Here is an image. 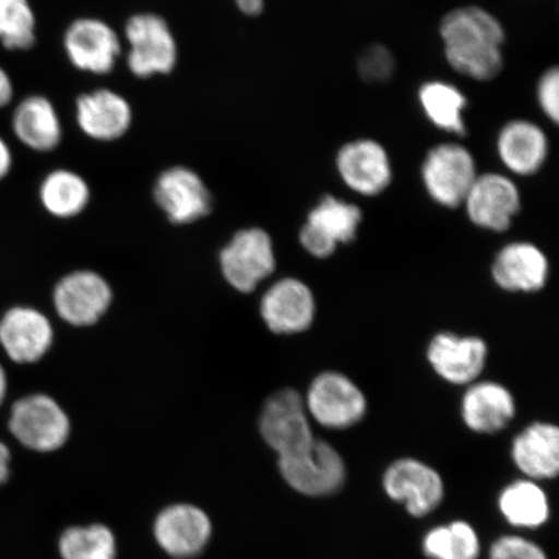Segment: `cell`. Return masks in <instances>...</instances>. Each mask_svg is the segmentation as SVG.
Wrapping results in <instances>:
<instances>
[{
	"label": "cell",
	"instance_id": "1",
	"mask_svg": "<svg viewBox=\"0 0 559 559\" xmlns=\"http://www.w3.org/2000/svg\"><path fill=\"white\" fill-rule=\"evenodd\" d=\"M439 34L447 61L461 75L487 82L501 73L506 29L491 12L477 5L460 7L447 13Z\"/></svg>",
	"mask_w": 559,
	"mask_h": 559
},
{
	"label": "cell",
	"instance_id": "2",
	"mask_svg": "<svg viewBox=\"0 0 559 559\" xmlns=\"http://www.w3.org/2000/svg\"><path fill=\"white\" fill-rule=\"evenodd\" d=\"M128 67L140 80L170 74L178 64V45L169 23L156 13H136L124 25Z\"/></svg>",
	"mask_w": 559,
	"mask_h": 559
},
{
	"label": "cell",
	"instance_id": "3",
	"mask_svg": "<svg viewBox=\"0 0 559 559\" xmlns=\"http://www.w3.org/2000/svg\"><path fill=\"white\" fill-rule=\"evenodd\" d=\"M478 174L473 153L453 142L432 146L421 165L426 192L438 205L449 209L464 204Z\"/></svg>",
	"mask_w": 559,
	"mask_h": 559
},
{
	"label": "cell",
	"instance_id": "4",
	"mask_svg": "<svg viewBox=\"0 0 559 559\" xmlns=\"http://www.w3.org/2000/svg\"><path fill=\"white\" fill-rule=\"evenodd\" d=\"M10 431L21 444L35 452H53L67 443L70 419L50 395L21 397L11 409Z\"/></svg>",
	"mask_w": 559,
	"mask_h": 559
},
{
	"label": "cell",
	"instance_id": "5",
	"mask_svg": "<svg viewBox=\"0 0 559 559\" xmlns=\"http://www.w3.org/2000/svg\"><path fill=\"white\" fill-rule=\"evenodd\" d=\"M219 263L223 276L234 289L254 292L258 284L274 274V243L262 228L241 229L221 251Z\"/></svg>",
	"mask_w": 559,
	"mask_h": 559
},
{
	"label": "cell",
	"instance_id": "6",
	"mask_svg": "<svg viewBox=\"0 0 559 559\" xmlns=\"http://www.w3.org/2000/svg\"><path fill=\"white\" fill-rule=\"evenodd\" d=\"M278 467L286 484L307 496L334 493L346 478L341 454L331 444L317 439L305 450L280 457Z\"/></svg>",
	"mask_w": 559,
	"mask_h": 559
},
{
	"label": "cell",
	"instance_id": "7",
	"mask_svg": "<svg viewBox=\"0 0 559 559\" xmlns=\"http://www.w3.org/2000/svg\"><path fill=\"white\" fill-rule=\"evenodd\" d=\"M260 430L278 457L302 451L314 440L305 397L293 389L280 390L265 402Z\"/></svg>",
	"mask_w": 559,
	"mask_h": 559
},
{
	"label": "cell",
	"instance_id": "8",
	"mask_svg": "<svg viewBox=\"0 0 559 559\" xmlns=\"http://www.w3.org/2000/svg\"><path fill=\"white\" fill-rule=\"evenodd\" d=\"M307 412L330 429H346L366 415L367 401L361 390L337 372H325L310 384L305 397Z\"/></svg>",
	"mask_w": 559,
	"mask_h": 559
},
{
	"label": "cell",
	"instance_id": "9",
	"mask_svg": "<svg viewBox=\"0 0 559 559\" xmlns=\"http://www.w3.org/2000/svg\"><path fill=\"white\" fill-rule=\"evenodd\" d=\"M361 219L359 206L324 195L307 216L299 234L300 243L313 257H331L340 243L356 239Z\"/></svg>",
	"mask_w": 559,
	"mask_h": 559
},
{
	"label": "cell",
	"instance_id": "10",
	"mask_svg": "<svg viewBox=\"0 0 559 559\" xmlns=\"http://www.w3.org/2000/svg\"><path fill=\"white\" fill-rule=\"evenodd\" d=\"M153 198L166 218L178 226L205 218L213 209V195L205 181L187 166H173L160 173Z\"/></svg>",
	"mask_w": 559,
	"mask_h": 559
},
{
	"label": "cell",
	"instance_id": "11",
	"mask_svg": "<svg viewBox=\"0 0 559 559\" xmlns=\"http://www.w3.org/2000/svg\"><path fill=\"white\" fill-rule=\"evenodd\" d=\"M64 50L70 64L81 72L107 75L116 68L122 45L114 27L105 21L82 17L68 26Z\"/></svg>",
	"mask_w": 559,
	"mask_h": 559
},
{
	"label": "cell",
	"instance_id": "12",
	"mask_svg": "<svg viewBox=\"0 0 559 559\" xmlns=\"http://www.w3.org/2000/svg\"><path fill=\"white\" fill-rule=\"evenodd\" d=\"M114 300L110 285L94 271H75L62 277L53 290L59 317L73 326H91L109 310Z\"/></svg>",
	"mask_w": 559,
	"mask_h": 559
},
{
	"label": "cell",
	"instance_id": "13",
	"mask_svg": "<svg viewBox=\"0 0 559 559\" xmlns=\"http://www.w3.org/2000/svg\"><path fill=\"white\" fill-rule=\"evenodd\" d=\"M335 169L355 193L373 198L393 181V166L384 146L373 139H356L341 146Z\"/></svg>",
	"mask_w": 559,
	"mask_h": 559
},
{
	"label": "cell",
	"instance_id": "14",
	"mask_svg": "<svg viewBox=\"0 0 559 559\" xmlns=\"http://www.w3.org/2000/svg\"><path fill=\"white\" fill-rule=\"evenodd\" d=\"M463 205L475 226L502 233L520 212L521 193L508 175L478 174Z\"/></svg>",
	"mask_w": 559,
	"mask_h": 559
},
{
	"label": "cell",
	"instance_id": "15",
	"mask_svg": "<svg viewBox=\"0 0 559 559\" xmlns=\"http://www.w3.org/2000/svg\"><path fill=\"white\" fill-rule=\"evenodd\" d=\"M384 491L401 502L414 516L428 515L444 498L440 475L429 465L414 459L396 461L383 477Z\"/></svg>",
	"mask_w": 559,
	"mask_h": 559
},
{
	"label": "cell",
	"instance_id": "16",
	"mask_svg": "<svg viewBox=\"0 0 559 559\" xmlns=\"http://www.w3.org/2000/svg\"><path fill=\"white\" fill-rule=\"evenodd\" d=\"M53 328L45 313L32 307H13L0 320V346L17 365H32L48 353Z\"/></svg>",
	"mask_w": 559,
	"mask_h": 559
},
{
	"label": "cell",
	"instance_id": "17",
	"mask_svg": "<svg viewBox=\"0 0 559 559\" xmlns=\"http://www.w3.org/2000/svg\"><path fill=\"white\" fill-rule=\"evenodd\" d=\"M311 289L297 278H283L264 293L261 314L264 324L276 334H295L309 330L314 318Z\"/></svg>",
	"mask_w": 559,
	"mask_h": 559
},
{
	"label": "cell",
	"instance_id": "18",
	"mask_svg": "<svg viewBox=\"0 0 559 559\" xmlns=\"http://www.w3.org/2000/svg\"><path fill=\"white\" fill-rule=\"evenodd\" d=\"M132 108L114 90L97 88L82 94L75 102V121L80 130L96 142H115L132 124Z\"/></svg>",
	"mask_w": 559,
	"mask_h": 559
},
{
	"label": "cell",
	"instance_id": "19",
	"mask_svg": "<svg viewBox=\"0 0 559 559\" xmlns=\"http://www.w3.org/2000/svg\"><path fill=\"white\" fill-rule=\"evenodd\" d=\"M496 151L506 169L515 177H533L549 156V140L539 124L513 120L502 126Z\"/></svg>",
	"mask_w": 559,
	"mask_h": 559
},
{
	"label": "cell",
	"instance_id": "20",
	"mask_svg": "<svg viewBox=\"0 0 559 559\" xmlns=\"http://www.w3.org/2000/svg\"><path fill=\"white\" fill-rule=\"evenodd\" d=\"M212 535V523L198 507L178 504L166 508L157 516L155 536L166 554L191 558L205 548Z\"/></svg>",
	"mask_w": 559,
	"mask_h": 559
},
{
	"label": "cell",
	"instance_id": "21",
	"mask_svg": "<svg viewBox=\"0 0 559 559\" xmlns=\"http://www.w3.org/2000/svg\"><path fill=\"white\" fill-rule=\"evenodd\" d=\"M428 359L443 380L456 384L471 383L486 366L487 346L477 337L442 333L431 341Z\"/></svg>",
	"mask_w": 559,
	"mask_h": 559
},
{
	"label": "cell",
	"instance_id": "22",
	"mask_svg": "<svg viewBox=\"0 0 559 559\" xmlns=\"http://www.w3.org/2000/svg\"><path fill=\"white\" fill-rule=\"evenodd\" d=\"M549 264L543 251L528 242L507 245L496 257L492 275L500 288L509 292H535L548 278Z\"/></svg>",
	"mask_w": 559,
	"mask_h": 559
},
{
	"label": "cell",
	"instance_id": "23",
	"mask_svg": "<svg viewBox=\"0 0 559 559\" xmlns=\"http://www.w3.org/2000/svg\"><path fill=\"white\" fill-rule=\"evenodd\" d=\"M13 134L34 152H52L61 143L62 124L55 105L41 95L27 96L12 116Z\"/></svg>",
	"mask_w": 559,
	"mask_h": 559
},
{
	"label": "cell",
	"instance_id": "24",
	"mask_svg": "<svg viewBox=\"0 0 559 559\" xmlns=\"http://www.w3.org/2000/svg\"><path fill=\"white\" fill-rule=\"evenodd\" d=\"M461 415L467 428L493 435L512 421L515 403L509 390L499 383H475L464 395Z\"/></svg>",
	"mask_w": 559,
	"mask_h": 559
},
{
	"label": "cell",
	"instance_id": "25",
	"mask_svg": "<svg viewBox=\"0 0 559 559\" xmlns=\"http://www.w3.org/2000/svg\"><path fill=\"white\" fill-rule=\"evenodd\" d=\"M516 467L528 478H555L559 472V430L551 424L530 425L513 442Z\"/></svg>",
	"mask_w": 559,
	"mask_h": 559
},
{
	"label": "cell",
	"instance_id": "26",
	"mask_svg": "<svg viewBox=\"0 0 559 559\" xmlns=\"http://www.w3.org/2000/svg\"><path fill=\"white\" fill-rule=\"evenodd\" d=\"M418 103L432 126L449 134L467 132L464 114L467 99L463 91L444 81L425 82L418 90Z\"/></svg>",
	"mask_w": 559,
	"mask_h": 559
},
{
	"label": "cell",
	"instance_id": "27",
	"mask_svg": "<svg viewBox=\"0 0 559 559\" xmlns=\"http://www.w3.org/2000/svg\"><path fill=\"white\" fill-rule=\"evenodd\" d=\"M39 199L46 212L56 218H74L88 205L90 186L80 174L58 169L48 174L41 181Z\"/></svg>",
	"mask_w": 559,
	"mask_h": 559
},
{
	"label": "cell",
	"instance_id": "28",
	"mask_svg": "<svg viewBox=\"0 0 559 559\" xmlns=\"http://www.w3.org/2000/svg\"><path fill=\"white\" fill-rule=\"evenodd\" d=\"M499 507L515 527L536 528L549 519L547 495L533 480H519L501 492Z\"/></svg>",
	"mask_w": 559,
	"mask_h": 559
},
{
	"label": "cell",
	"instance_id": "29",
	"mask_svg": "<svg viewBox=\"0 0 559 559\" xmlns=\"http://www.w3.org/2000/svg\"><path fill=\"white\" fill-rule=\"evenodd\" d=\"M424 551L431 559H478L479 537L469 523L453 522L426 534Z\"/></svg>",
	"mask_w": 559,
	"mask_h": 559
},
{
	"label": "cell",
	"instance_id": "30",
	"mask_svg": "<svg viewBox=\"0 0 559 559\" xmlns=\"http://www.w3.org/2000/svg\"><path fill=\"white\" fill-rule=\"evenodd\" d=\"M29 0H0V44L9 51H27L37 41Z\"/></svg>",
	"mask_w": 559,
	"mask_h": 559
},
{
	"label": "cell",
	"instance_id": "31",
	"mask_svg": "<svg viewBox=\"0 0 559 559\" xmlns=\"http://www.w3.org/2000/svg\"><path fill=\"white\" fill-rule=\"evenodd\" d=\"M59 550L62 559H116V539L103 524L72 527L62 534Z\"/></svg>",
	"mask_w": 559,
	"mask_h": 559
},
{
	"label": "cell",
	"instance_id": "32",
	"mask_svg": "<svg viewBox=\"0 0 559 559\" xmlns=\"http://www.w3.org/2000/svg\"><path fill=\"white\" fill-rule=\"evenodd\" d=\"M358 70L361 79L367 82H388L395 73L394 55L384 46H370L360 55Z\"/></svg>",
	"mask_w": 559,
	"mask_h": 559
},
{
	"label": "cell",
	"instance_id": "33",
	"mask_svg": "<svg viewBox=\"0 0 559 559\" xmlns=\"http://www.w3.org/2000/svg\"><path fill=\"white\" fill-rule=\"evenodd\" d=\"M489 559H548L544 550L520 536H504L492 545Z\"/></svg>",
	"mask_w": 559,
	"mask_h": 559
},
{
	"label": "cell",
	"instance_id": "34",
	"mask_svg": "<svg viewBox=\"0 0 559 559\" xmlns=\"http://www.w3.org/2000/svg\"><path fill=\"white\" fill-rule=\"evenodd\" d=\"M537 104L544 114L554 123L559 121V72L550 68L545 72L536 87Z\"/></svg>",
	"mask_w": 559,
	"mask_h": 559
},
{
	"label": "cell",
	"instance_id": "35",
	"mask_svg": "<svg viewBox=\"0 0 559 559\" xmlns=\"http://www.w3.org/2000/svg\"><path fill=\"white\" fill-rule=\"evenodd\" d=\"M13 83L10 75L3 68H0V109H3L12 102Z\"/></svg>",
	"mask_w": 559,
	"mask_h": 559
},
{
	"label": "cell",
	"instance_id": "36",
	"mask_svg": "<svg viewBox=\"0 0 559 559\" xmlns=\"http://www.w3.org/2000/svg\"><path fill=\"white\" fill-rule=\"evenodd\" d=\"M12 165V151L4 139L0 138V180H3L11 173Z\"/></svg>",
	"mask_w": 559,
	"mask_h": 559
},
{
	"label": "cell",
	"instance_id": "37",
	"mask_svg": "<svg viewBox=\"0 0 559 559\" xmlns=\"http://www.w3.org/2000/svg\"><path fill=\"white\" fill-rule=\"evenodd\" d=\"M235 3L243 15L250 17L260 16L264 10V0H235Z\"/></svg>",
	"mask_w": 559,
	"mask_h": 559
},
{
	"label": "cell",
	"instance_id": "38",
	"mask_svg": "<svg viewBox=\"0 0 559 559\" xmlns=\"http://www.w3.org/2000/svg\"><path fill=\"white\" fill-rule=\"evenodd\" d=\"M11 452L9 447L0 442V486L10 478Z\"/></svg>",
	"mask_w": 559,
	"mask_h": 559
},
{
	"label": "cell",
	"instance_id": "39",
	"mask_svg": "<svg viewBox=\"0 0 559 559\" xmlns=\"http://www.w3.org/2000/svg\"><path fill=\"white\" fill-rule=\"evenodd\" d=\"M7 388H9V381H7L4 368L0 365V405H2L5 400Z\"/></svg>",
	"mask_w": 559,
	"mask_h": 559
}]
</instances>
